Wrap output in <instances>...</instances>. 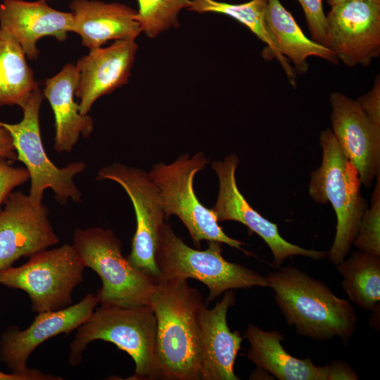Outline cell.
I'll use <instances>...</instances> for the list:
<instances>
[{
  "instance_id": "cell-15",
  "label": "cell",
  "mask_w": 380,
  "mask_h": 380,
  "mask_svg": "<svg viewBox=\"0 0 380 380\" xmlns=\"http://www.w3.org/2000/svg\"><path fill=\"white\" fill-rule=\"evenodd\" d=\"M99 300L88 293L82 300L57 310L39 312L25 329L8 328L0 340V359L12 372H27L32 353L45 341L58 334H68L84 324L91 316Z\"/></svg>"
},
{
  "instance_id": "cell-29",
  "label": "cell",
  "mask_w": 380,
  "mask_h": 380,
  "mask_svg": "<svg viewBox=\"0 0 380 380\" xmlns=\"http://www.w3.org/2000/svg\"><path fill=\"white\" fill-rule=\"evenodd\" d=\"M0 158V212L13 190L30 179L26 167H13Z\"/></svg>"
},
{
  "instance_id": "cell-6",
  "label": "cell",
  "mask_w": 380,
  "mask_h": 380,
  "mask_svg": "<svg viewBox=\"0 0 380 380\" xmlns=\"http://www.w3.org/2000/svg\"><path fill=\"white\" fill-rule=\"evenodd\" d=\"M72 245L85 267L93 270L101 279L96 295L101 306L149 305L156 280L123 256L122 242L110 229H77Z\"/></svg>"
},
{
  "instance_id": "cell-27",
  "label": "cell",
  "mask_w": 380,
  "mask_h": 380,
  "mask_svg": "<svg viewBox=\"0 0 380 380\" xmlns=\"http://www.w3.org/2000/svg\"><path fill=\"white\" fill-rule=\"evenodd\" d=\"M371 198V205L364 212L353 245L360 251L380 256V174Z\"/></svg>"
},
{
  "instance_id": "cell-7",
  "label": "cell",
  "mask_w": 380,
  "mask_h": 380,
  "mask_svg": "<svg viewBox=\"0 0 380 380\" xmlns=\"http://www.w3.org/2000/svg\"><path fill=\"white\" fill-rule=\"evenodd\" d=\"M208 162L201 152L192 156L184 154L170 164H155L148 174L160 193L165 218L177 216L195 246L199 248L202 241H215L242 250L244 243L224 233L214 212L204 206L195 194L194 177Z\"/></svg>"
},
{
  "instance_id": "cell-19",
  "label": "cell",
  "mask_w": 380,
  "mask_h": 380,
  "mask_svg": "<svg viewBox=\"0 0 380 380\" xmlns=\"http://www.w3.org/2000/svg\"><path fill=\"white\" fill-rule=\"evenodd\" d=\"M70 8L74 16L72 32L89 51L101 48L110 40H135L141 33L134 18L137 11L118 3L99 0H72Z\"/></svg>"
},
{
  "instance_id": "cell-13",
  "label": "cell",
  "mask_w": 380,
  "mask_h": 380,
  "mask_svg": "<svg viewBox=\"0 0 380 380\" xmlns=\"http://www.w3.org/2000/svg\"><path fill=\"white\" fill-rule=\"evenodd\" d=\"M49 215L47 206L34 203L29 195H9L0 212V270L58 243Z\"/></svg>"
},
{
  "instance_id": "cell-25",
  "label": "cell",
  "mask_w": 380,
  "mask_h": 380,
  "mask_svg": "<svg viewBox=\"0 0 380 380\" xmlns=\"http://www.w3.org/2000/svg\"><path fill=\"white\" fill-rule=\"evenodd\" d=\"M336 269L349 299L365 310H374L380 300V256L353 251Z\"/></svg>"
},
{
  "instance_id": "cell-34",
  "label": "cell",
  "mask_w": 380,
  "mask_h": 380,
  "mask_svg": "<svg viewBox=\"0 0 380 380\" xmlns=\"http://www.w3.org/2000/svg\"><path fill=\"white\" fill-rule=\"evenodd\" d=\"M347 1V0H327V2L330 6H332L335 4H337L338 3H341L342 1ZM374 1H379L380 0H374Z\"/></svg>"
},
{
  "instance_id": "cell-17",
  "label": "cell",
  "mask_w": 380,
  "mask_h": 380,
  "mask_svg": "<svg viewBox=\"0 0 380 380\" xmlns=\"http://www.w3.org/2000/svg\"><path fill=\"white\" fill-rule=\"evenodd\" d=\"M46 1L3 0L0 3V29L15 39L30 60L38 58L39 39L49 36L63 42L73 30L72 13L58 11Z\"/></svg>"
},
{
  "instance_id": "cell-2",
  "label": "cell",
  "mask_w": 380,
  "mask_h": 380,
  "mask_svg": "<svg viewBox=\"0 0 380 380\" xmlns=\"http://www.w3.org/2000/svg\"><path fill=\"white\" fill-rule=\"evenodd\" d=\"M267 277L286 323L298 334L317 341L338 336L348 343L356 329L357 315L346 300L294 267H281Z\"/></svg>"
},
{
  "instance_id": "cell-26",
  "label": "cell",
  "mask_w": 380,
  "mask_h": 380,
  "mask_svg": "<svg viewBox=\"0 0 380 380\" xmlns=\"http://www.w3.org/2000/svg\"><path fill=\"white\" fill-rule=\"evenodd\" d=\"M139 9L134 15L141 32L148 38L179 25V15L188 8L190 0H137Z\"/></svg>"
},
{
  "instance_id": "cell-18",
  "label": "cell",
  "mask_w": 380,
  "mask_h": 380,
  "mask_svg": "<svg viewBox=\"0 0 380 380\" xmlns=\"http://www.w3.org/2000/svg\"><path fill=\"white\" fill-rule=\"evenodd\" d=\"M232 289L212 309L206 305L200 317L201 380H239L234 363L243 337L227 324L228 309L235 303Z\"/></svg>"
},
{
  "instance_id": "cell-12",
  "label": "cell",
  "mask_w": 380,
  "mask_h": 380,
  "mask_svg": "<svg viewBox=\"0 0 380 380\" xmlns=\"http://www.w3.org/2000/svg\"><path fill=\"white\" fill-rule=\"evenodd\" d=\"M239 163V158L234 153L226 156L223 160L211 163L219 180L217 201L211 208L217 221H236L256 233L271 250L274 256L272 265L276 269L281 267L286 258L293 255L313 260L327 257L325 251L303 248L285 240L280 235L277 224L262 216L248 203L236 184V170Z\"/></svg>"
},
{
  "instance_id": "cell-24",
  "label": "cell",
  "mask_w": 380,
  "mask_h": 380,
  "mask_svg": "<svg viewBox=\"0 0 380 380\" xmlns=\"http://www.w3.org/2000/svg\"><path fill=\"white\" fill-rule=\"evenodd\" d=\"M20 44L0 29V106L23 108L38 87Z\"/></svg>"
},
{
  "instance_id": "cell-31",
  "label": "cell",
  "mask_w": 380,
  "mask_h": 380,
  "mask_svg": "<svg viewBox=\"0 0 380 380\" xmlns=\"http://www.w3.org/2000/svg\"><path fill=\"white\" fill-rule=\"evenodd\" d=\"M329 365L328 380H357L358 376L351 367L340 360H333Z\"/></svg>"
},
{
  "instance_id": "cell-1",
  "label": "cell",
  "mask_w": 380,
  "mask_h": 380,
  "mask_svg": "<svg viewBox=\"0 0 380 380\" xmlns=\"http://www.w3.org/2000/svg\"><path fill=\"white\" fill-rule=\"evenodd\" d=\"M149 305L157 321L158 379L201 380V294L185 279L158 280Z\"/></svg>"
},
{
  "instance_id": "cell-35",
  "label": "cell",
  "mask_w": 380,
  "mask_h": 380,
  "mask_svg": "<svg viewBox=\"0 0 380 380\" xmlns=\"http://www.w3.org/2000/svg\"><path fill=\"white\" fill-rule=\"evenodd\" d=\"M46 1H51V0H46Z\"/></svg>"
},
{
  "instance_id": "cell-23",
  "label": "cell",
  "mask_w": 380,
  "mask_h": 380,
  "mask_svg": "<svg viewBox=\"0 0 380 380\" xmlns=\"http://www.w3.org/2000/svg\"><path fill=\"white\" fill-rule=\"evenodd\" d=\"M267 0H251L241 4H229L216 0H190L187 8L198 13H215L227 15L247 27L266 44L262 51L265 59L276 58L290 82L295 84L296 75L288 59L278 51L267 28L265 21Z\"/></svg>"
},
{
  "instance_id": "cell-20",
  "label": "cell",
  "mask_w": 380,
  "mask_h": 380,
  "mask_svg": "<svg viewBox=\"0 0 380 380\" xmlns=\"http://www.w3.org/2000/svg\"><path fill=\"white\" fill-rule=\"evenodd\" d=\"M79 79L76 65L68 63L44 82V96L49 101L54 115L56 152H70L80 136L88 138L94 129L93 119L81 115L74 96Z\"/></svg>"
},
{
  "instance_id": "cell-16",
  "label": "cell",
  "mask_w": 380,
  "mask_h": 380,
  "mask_svg": "<svg viewBox=\"0 0 380 380\" xmlns=\"http://www.w3.org/2000/svg\"><path fill=\"white\" fill-rule=\"evenodd\" d=\"M137 50L135 40H116L107 47L89 51L77 61L75 95L80 99L81 115H87L99 98L128 82Z\"/></svg>"
},
{
  "instance_id": "cell-9",
  "label": "cell",
  "mask_w": 380,
  "mask_h": 380,
  "mask_svg": "<svg viewBox=\"0 0 380 380\" xmlns=\"http://www.w3.org/2000/svg\"><path fill=\"white\" fill-rule=\"evenodd\" d=\"M43 99L39 88H36L22 108L21 121L14 124L0 121V124L11 134L17 160L25 165L29 172L31 181L29 196L32 201L42 203L44 191L49 188L62 205L70 199L80 203L82 194L73 179L84 171L86 164L79 161L58 167L46 155L39 127V110Z\"/></svg>"
},
{
  "instance_id": "cell-30",
  "label": "cell",
  "mask_w": 380,
  "mask_h": 380,
  "mask_svg": "<svg viewBox=\"0 0 380 380\" xmlns=\"http://www.w3.org/2000/svg\"><path fill=\"white\" fill-rule=\"evenodd\" d=\"M356 101L367 115L376 125H380V77H376L372 88L360 96Z\"/></svg>"
},
{
  "instance_id": "cell-10",
  "label": "cell",
  "mask_w": 380,
  "mask_h": 380,
  "mask_svg": "<svg viewBox=\"0 0 380 380\" xmlns=\"http://www.w3.org/2000/svg\"><path fill=\"white\" fill-rule=\"evenodd\" d=\"M96 179L115 182L128 195L134 209L137 227L127 258L136 269L157 280L156 251L165 219L158 188L148 173L121 163L102 167Z\"/></svg>"
},
{
  "instance_id": "cell-11",
  "label": "cell",
  "mask_w": 380,
  "mask_h": 380,
  "mask_svg": "<svg viewBox=\"0 0 380 380\" xmlns=\"http://www.w3.org/2000/svg\"><path fill=\"white\" fill-rule=\"evenodd\" d=\"M326 47L346 65L367 66L380 53V1L347 0L326 15Z\"/></svg>"
},
{
  "instance_id": "cell-28",
  "label": "cell",
  "mask_w": 380,
  "mask_h": 380,
  "mask_svg": "<svg viewBox=\"0 0 380 380\" xmlns=\"http://www.w3.org/2000/svg\"><path fill=\"white\" fill-rule=\"evenodd\" d=\"M303 10L312 40L326 46L327 18L322 0H298Z\"/></svg>"
},
{
  "instance_id": "cell-4",
  "label": "cell",
  "mask_w": 380,
  "mask_h": 380,
  "mask_svg": "<svg viewBox=\"0 0 380 380\" xmlns=\"http://www.w3.org/2000/svg\"><path fill=\"white\" fill-rule=\"evenodd\" d=\"M322 149L321 165L310 174V196L317 203L329 202L336 215V231L327 252L330 262L337 265L348 254L358 233L368 203L360 191L358 172L336 140L331 129L319 135Z\"/></svg>"
},
{
  "instance_id": "cell-21",
  "label": "cell",
  "mask_w": 380,
  "mask_h": 380,
  "mask_svg": "<svg viewBox=\"0 0 380 380\" xmlns=\"http://www.w3.org/2000/svg\"><path fill=\"white\" fill-rule=\"evenodd\" d=\"M245 337L250 343L248 359L277 379L328 380L329 365L316 366L310 356L299 359L287 353L281 344L284 336L279 331H267L250 324Z\"/></svg>"
},
{
  "instance_id": "cell-33",
  "label": "cell",
  "mask_w": 380,
  "mask_h": 380,
  "mask_svg": "<svg viewBox=\"0 0 380 380\" xmlns=\"http://www.w3.org/2000/svg\"><path fill=\"white\" fill-rule=\"evenodd\" d=\"M0 158L15 161L17 153L9 132L0 124Z\"/></svg>"
},
{
  "instance_id": "cell-3",
  "label": "cell",
  "mask_w": 380,
  "mask_h": 380,
  "mask_svg": "<svg viewBox=\"0 0 380 380\" xmlns=\"http://www.w3.org/2000/svg\"><path fill=\"white\" fill-rule=\"evenodd\" d=\"M77 330L70 344L72 366L82 361V353L91 341L102 340L115 344L131 356L135 370L129 379H158L157 321L150 305L100 306Z\"/></svg>"
},
{
  "instance_id": "cell-14",
  "label": "cell",
  "mask_w": 380,
  "mask_h": 380,
  "mask_svg": "<svg viewBox=\"0 0 380 380\" xmlns=\"http://www.w3.org/2000/svg\"><path fill=\"white\" fill-rule=\"evenodd\" d=\"M333 134L356 168L361 185L369 188L380 174V125L372 122L356 100L341 92L330 96Z\"/></svg>"
},
{
  "instance_id": "cell-8",
  "label": "cell",
  "mask_w": 380,
  "mask_h": 380,
  "mask_svg": "<svg viewBox=\"0 0 380 380\" xmlns=\"http://www.w3.org/2000/svg\"><path fill=\"white\" fill-rule=\"evenodd\" d=\"M84 268L73 245L66 243L41 251L21 266L0 270V284L26 292L34 312L57 310L72 305Z\"/></svg>"
},
{
  "instance_id": "cell-22",
  "label": "cell",
  "mask_w": 380,
  "mask_h": 380,
  "mask_svg": "<svg viewBox=\"0 0 380 380\" xmlns=\"http://www.w3.org/2000/svg\"><path fill=\"white\" fill-rule=\"evenodd\" d=\"M265 21L278 51L293 62L298 72L308 71L307 58L310 56L319 57L333 63L338 62L330 49L305 35L279 0H267Z\"/></svg>"
},
{
  "instance_id": "cell-32",
  "label": "cell",
  "mask_w": 380,
  "mask_h": 380,
  "mask_svg": "<svg viewBox=\"0 0 380 380\" xmlns=\"http://www.w3.org/2000/svg\"><path fill=\"white\" fill-rule=\"evenodd\" d=\"M58 380L61 377L44 374L39 370L32 369L27 372H12L6 374L0 371V380Z\"/></svg>"
},
{
  "instance_id": "cell-5",
  "label": "cell",
  "mask_w": 380,
  "mask_h": 380,
  "mask_svg": "<svg viewBox=\"0 0 380 380\" xmlns=\"http://www.w3.org/2000/svg\"><path fill=\"white\" fill-rule=\"evenodd\" d=\"M222 252V243L215 241H208V248L203 251L191 248L176 235L170 224L165 222L156 251L159 269L156 281L197 279L208 287V301L231 289L269 287L267 277L227 260Z\"/></svg>"
}]
</instances>
